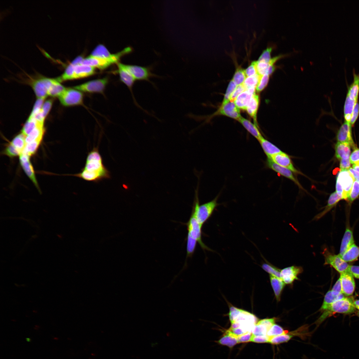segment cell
<instances>
[{"mask_svg": "<svg viewBox=\"0 0 359 359\" xmlns=\"http://www.w3.org/2000/svg\"><path fill=\"white\" fill-rule=\"evenodd\" d=\"M108 263L130 272L142 274L166 266L165 258L155 245L147 221L143 220L132 229L127 248L121 257Z\"/></svg>", "mask_w": 359, "mask_h": 359, "instance_id": "6da1fadb", "label": "cell"}, {"mask_svg": "<svg viewBox=\"0 0 359 359\" xmlns=\"http://www.w3.org/2000/svg\"><path fill=\"white\" fill-rule=\"evenodd\" d=\"M124 87L117 84L99 100L95 109L85 117L89 123L124 118L136 114L143 109V103L121 94Z\"/></svg>", "mask_w": 359, "mask_h": 359, "instance_id": "7a4b0ae2", "label": "cell"}, {"mask_svg": "<svg viewBox=\"0 0 359 359\" xmlns=\"http://www.w3.org/2000/svg\"><path fill=\"white\" fill-rule=\"evenodd\" d=\"M328 296V293H327L319 300L300 308L296 283L293 286L288 316L291 319L298 334L303 339L316 325L328 308L326 304Z\"/></svg>", "mask_w": 359, "mask_h": 359, "instance_id": "3957f363", "label": "cell"}, {"mask_svg": "<svg viewBox=\"0 0 359 359\" xmlns=\"http://www.w3.org/2000/svg\"><path fill=\"white\" fill-rule=\"evenodd\" d=\"M187 102L193 108L204 121H218L233 129L225 121L230 116L241 117V115L229 109L230 99L213 100L205 98L189 97L184 95Z\"/></svg>", "mask_w": 359, "mask_h": 359, "instance_id": "277c9868", "label": "cell"}, {"mask_svg": "<svg viewBox=\"0 0 359 359\" xmlns=\"http://www.w3.org/2000/svg\"><path fill=\"white\" fill-rule=\"evenodd\" d=\"M92 156L104 160L120 158L124 155V139L112 133H99L87 145Z\"/></svg>", "mask_w": 359, "mask_h": 359, "instance_id": "5b68a950", "label": "cell"}, {"mask_svg": "<svg viewBox=\"0 0 359 359\" xmlns=\"http://www.w3.org/2000/svg\"><path fill=\"white\" fill-rule=\"evenodd\" d=\"M197 76L195 70H191L175 80H168L156 68L150 66L144 70L134 83L145 87L172 90L178 93L184 83Z\"/></svg>", "mask_w": 359, "mask_h": 359, "instance_id": "8992f818", "label": "cell"}, {"mask_svg": "<svg viewBox=\"0 0 359 359\" xmlns=\"http://www.w3.org/2000/svg\"><path fill=\"white\" fill-rule=\"evenodd\" d=\"M162 124V118L157 116L128 123L112 130L111 132L123 139L153 140Z\"/></svg>", "mask_w": 359, "mask_h": 359, "instance_id": "52a82bcc", "label": "cell"}, {"mask_svg": "<svg viewBox=\"0 0 359 359\" xmlns=\"http://www.w3.org/2000/svg\"><path fill=\"white\" fill-rule=\"evenodd\" d=\"M78 118L63 116L52 120L48 130L56 148H67L72 143V135Z\"/></svg>", "mask_w": 359, "mask_h": 359, "instance_id": "ba28073f", "label": "cell"}, {"mask_svg": "<svg viewBox=\"0 0 359 359\" xmlns=\"http://www.w3.org/2000/svg\"><path fill=\"white\" fill-rule=\"evenodd\" d=\"M177 93L169 89H163L136 85L134 83L125 87L122 95L136 99L142 102L155 104Z\"/></svg>", "mask_w": 359, "mask_h": 359, "instance_id": "9c48e42d", "label": "cell"}, {"mask_svg": "<svg viewBox=\"0 0 359 359\" xmlns=\"http://www.w3.org/2000/svg\"><path fill=\"white\" fill-rule=\"evenodd\" d=\"M45 234L33 229L29 233V241L31 249L43 267L55 281L58 279L53 264L52 257L45 241Z\"/></svg>", "mask_w": 359, "mask_h": 359, "instance_id": "30bf717a", "label": "cell"}, {"mask_svg": "<svg viewBox=\"0 0 359 359\" xmlns=\"http://www.w3.org/2000/svg\"><path fill=\"white\" fill-rule=\"evenodd\" d=\"M284 350L293 359H303V341L298 334L291 319L288 316L283 332L279 335Z\"/></svg>", "mask_w": 359, "mask_h": 359, "instance_id": "8fae6325", "label": "cell"}, {"mask_svg": "<svg viewBox=\"0 0 359 359\" xmlns=\"http://www.w3.org/2000/svg\"><path fill=\"white\" fill-rule=\"evenodd\" d=\"M326 169L327 171L339 174L357 181L359 180V163L351 153L345 152L332 158Z\"/></svg>", "mask_w": 359, "mask_h": 359, "instance_id": "7c38bea8", "label": "cell"}, {"mask_svg": "<svg viewBox=\"0 0 359 359\" xmlns=\"http://www.w3.org/2000/svg\"><path fill=\"white\" fill-rule=\"evenodd\" d=\"M175 96L177 103V108L181 121L196 134L203 120L187 102L184 95L178 93Z\"/></svg>", "mask_w": 359, "mask_h": 359, "instance_id": "4fadbf2b", "label": "cell"}, {"mask_svg": "<svg viewBox=\"0 0 359 359\" xmlns=\"http://www.w3.org/2000/svg\"><path fill=\"white\" fill-rule=\"evenodd\" d=\"M97 132L85 118H78L76 127L72 135V143L88 145L98 134Z\"/></svg>", "mask_w": 359, "mask_h": 359, "instance_id": "5bb4252c", "label": "cell"}, {"mask_svg": "<svg viewBox=\"0 0 359 359\" xmlns=\"http://www.w3.org/2000/svg\"><path fill=\"white\" fill-rule=\"evenodd\" d=\"M54 191L38 206L39 215L57 209H63L67 195L65 188L55 185Z\"/></svg>", "mask_w": 359, "mask_h": 359, "instance_id": "9a60e30c", "label": "cell"}, {"mask_svg": "<svg viewBox=\"0 0 359 359\" xmlns=\"http://www.w3.org/2000/svg\"><path fill=\"white\" fill-rule=\"evenodd\" d=\"M38 206L32 199L23 204L15 215L33 229L39 216Z\"/></svg>", "mask_w": 359, "mask_h": 359, "instance_id": "2e32d148", "label": "cell"}, {"mask_svg": "<svg viewBox=\"0 0 359 359\" xmlns=\"http://www.w3.org/2000/svg\"><path fill=\"white\" fill-rule=\"evenodd\" d=\"M63 209H57L39 215L33 229L45 234L50 232L55 228Z\"/></svg>", "mask_w": 359, "mask_h": 359, "instance_id": "e0dca14e", "label": "cell"}, {"mask_svg": "<svg viewBox=\"0 0 359 359\" xmlns=\"http://www.w3.org/2000/svg\"><path fill=\"white\" fill-rule=\"evenodd\" d=\"M55 188V182L51 178L42 177L33 193L32 199L39 205L54 191Z\"/></svg>", "mask_w": 359, "mask_h": 359, "instance_id": "ac0fdd59", "label": "cell"}, {"mask_svg": "<svg viewBox=\"0 0 359 359\" xmlns=\"http://www.w3.org/2000/svg\"><path fill=\"white\" fill-rule=\"evenodd\" d=\"M356 129L349 119L345 123L332 158L336 157L345 152L347 144Z\"/></svg>", "mask_w": 359, "mask_h": 359, "instance_id": "d6986e66", "label": "cell"}, {"mask_svg": "<svg viewBox=\"0 0 359 359\" xmlns=\"http://www.w3.org/2000/svg\"><path fill=\"white\" fill-rule=\"evenodd\" d=\"M32 230L28 225L19 218L15 214L6 224L4 230L15 236H20L29 233Z\"/></svg>", "mask_w": 359, "mask_h": 359, "instance_id": "ffe728a7", "label": "cell"}, {"mask_svg": "<svg viewBox=\"0 0 359 359\" xmlns=\"http://www.w3.org/2000/svg\"><path fill=\"white\" fill-rule=\"evenodd\" d=\"M66 149V148H56L43 177L51 178L53 173L60 167L65 156Z\"/></svg>", "mask_w": 359, "mask_h": 359, "instance_id": "44dd1931", "label": "cell"}, {"mask_svg": "<svg viewBox=\"0 0 359 359\" xmlns=\"http://www.w3.org/2000/svg\"><path fill=\"white\" fill-rule=\"evenodd\" d=\"M78 154V151L75 149L69 151L64 157L61 166L67 177L76 164Z\"/></svg>", "mask_w": 359, "mask_h": 359, "instance_id": "7402d4cb", "label": "cell"}, {"mask_svg": "<svg viewBox=\"0 0 359 359\" xmlns=\"http://www.w3.org/2000/svg\"><path fill=\"white\" fill-rule=\"evenodd\" d=\"M349 120L356 129L359 128V101L355 104Z\"/></svg>", "mask_w": 359, "mask_h": 359, "instance_id": "603a6c76", "label": "cell"}, {"mask_svg": "<svg viewBox=\"0 0 359 359\" xmlns=\"http://www.w3.org/2000/svg\"><path fill=\"white\" fill-rule=\"evenodd\" d=\"M359 142V128L356 129L348 141L345 150L346 153H351L355 146Z\"/></svg>", "mask_w": 359, "mask_h": 359, "instance_id": "cb8c5ba5", "label": "cell"}, {"mask_svg": "<svg viewBox=\"0 0 359 359\" xmlns=\"http://www.w3.org/2000/svg\"><path fill=\"white\" fill-rule=\"evenodd\" d=\"M351 153L354 159L359 163V142L355 146Z\"/></svg>", "mask_w": 359, "mask_h": 359, "instance_id": "d4e9b609", "label": "cell"}, {"mask_svg": "<svg viewBox=\"0 0 359 359\" xmlns=\"http://www.w3.org/2000/svg\"><path fill=\"white\" fill-rule=\"evenodd\" d=\"M280 359H293L284 350L281 349Z\"/></svg>", "mask_w": 359, "mask_h": 359, "instance_id": "484cf974", "label": "cell"}, {"mask_svg": "<svg viewBox=\"0 0 359 359\" xmlns=\"http://www.w3.org/2000/svg\"><path fill=\"white\" fill-rule=\"evenodd\" d=\"M358 182H359V180L358 181Z\"/></svg>", "mask_w": 359, "mask_h": 359, "instance_id": "4316f807", "label": "cell"}]
</instances>
